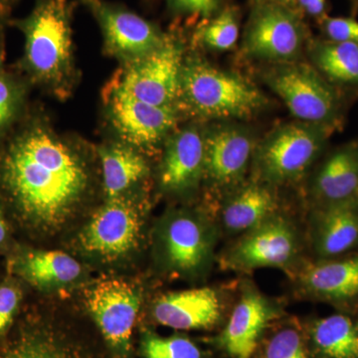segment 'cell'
I'll list each match as a JSON object with an SVG mask.
<instances>
[{"label":"cell","instance_id":"obj_1","mask_svg":"<svg viewBox=\"0 0 358 358\" xmlns=\"http://www.w3.org/2000/svg\"><path fill=\"white\" fill-rule=\"evenodd\" d=\"M0 181L25 223L39 230L62 227L79 208L90 186L82 157L55 134L28 129L0 159Z\"/></svg>","mask_w":358,"mask_h":358},{"label":"cell","instance_id":"obj_2","mask_svg":"<svg viewBox=\"0 0 358 358\" xmlns=\"http://www.w3.org/2000/svg\"><path fill=\"white\" fill-rule=\"evenodd\" d=\"M268 105L263 92L240 75L218 69L202 59H185L178 109L206 120H246Z\"/></svg>","mask_w":358,"mask_h":358},{"label":"cell","instance_id":"obj_3","mask_svg":"<svg viewBox=\"0 0 358 358\" xmlns=\"http://www.w3.org/2000/svg\"><path fill=\"white\" fill-rule=\"evenodd\" d=\"M18 25L24 33L25 65L30 74L57 95H67L74 76L69 1L39 0Z\"/></svg>","mask_w":358,"mask_h":358},{"label":"cell","instance_id":"obj_4","mask_svg":"<svg viewBox=\"0 0 358 358\" xmlns=\"http://www.w3.org/2000/svg\"><path fill=\"white\" fill-rule=\"evenodd\" d=\"M262 78L298 121L331 131L341 124L343 103L338 91L312 65L300 61L272 64Z\"/></svg>","mask_w":358,"mask_h":358},{"label":"cell","instance_id":"obj_5","mask_svg":"<svg viewBox=\"0 0 358 358\" xmlns=\"http://www.w3.org/2000/svg\"><path fill=\"white\" fill-rule=\"evenodd\" d=\"M333 131L300 121L277 127L256 145L253 164L259 180L271 186L303 178Z\"/></svg>","mask_w":358,"mask_h":358},{"label":"cell","instance_id":"obj_6","mask_svg":"<svg viewBox=\"0 0 358 358\" xmlns=\"http://www.w3.org/2000/svg\"><path fill=\"white\" fill-rule=\"evenodd\" d=\"M86 303L113 358H131L141 307L138 289L124 280H103L89 289Z\"/></svg>","mask_w":358,"mask_h":358},{"label":"cell","instance_id":"obj_7","mask_svg":"<svg viewBox=\"0 0 358 358\" xmlns=\"http://www.w3.org/2000/svg\"><path fill=\"white\" fill-rule=\"evenodd\" d=\"M183 62L182 47L167 39L150 55L124 64L110 85L141 102L176 105Z\"/></svg>","mask_w":358,"mask_h":358},{"label":"cell","instance_id":"obj_8","mask_svg":"<svg viewBox=\"0 0 358 358\" xmlns=\"http://www.w3.org/2000/svg\"><path fill=\"white\" fill-rule=\"evenodd\" d=\"M305 44L296 14L278 3L260 4L252 15L243 40L246 56L280 64L300 60Z\"/></svg>","mask_w":358,"mask_h":358},{"label":"cell","instance_id":"obj_9","mask_svg":"<svg viewBox=\"0 0 358 358\" xmlns=\"http://www.w3.org/2000/svg\"><path fill=\"white\" fill-rule=\"evenodd\" d=\"M108 112L115 129L129 145L152 148L173 133L179 120L178 106H155L141 102L110 85Z\"/></svg>","mask_w":358,"mask_h":358},{"label":"cell","instance_id":"obj_10","mask_svg":"<svg viewBox=\"0 0 358 358\" xmlns=\"http://www.w3.org/2000/svg\"><path fill=\"white\" fill-rule=\"evenodd\" d=\"M141 227L140 210L134 201L124 196L107 200L80 233V245L103 260H117L136 246Z\"/></svg>","mask_w":358,"mask_h":358},{"label":"cell","instance_id":"obj_11","mask_svg":"<svg viewBox=\"0 0 358 358\" xmlns=\"http://www.w3.org/2000/svg\"><path fill=\"white\" fill-rule=\"evenodd\" d=\"M95 16L109 55L124 64L150 55L166 42V37L138 14L103 0H82Z\"/></svg>","mask_w":358,"mask_h":358},{"label":"cell","instance_id":"obj_12","mask_svg":"<svg viewBox=\"0 0 358 358\" xmlns=\"http://www.w3.org/2000/svg\"><path fill=\"white\" fill-rule=\"evenodd\" d=\"M0 358H103L88 341L46 320L23 322L0 339Z\"/></svg>","mask_w":358,"mask_h":358},{"label":"cell","instance_id":"obj_13","mask_svg":"<svg viewBox=\"0 0 358 358\" xmlns=\"http://www.w3.org/2000/svg\"><path fill=\"white\" fill-rule=\"evenodd\" d=\"M299 251L293 226L284 218L271 216L245 233L226 253L224 263L239 271L266 267H286Z\"/></svg>","mask_w":358,"mask_h":358},{"label":"cell","instance_id":"obj_14","mask_svg":"<svg viewBox=\"0 0 358 358\" xmlns=\"http://www.w3.org/2000/svg\"><path fill=\"white\" fill-rule=\"evenodd\" d=\"M203 134L204 176L219 187L236 185L253 160V134L240 124L222 122Z\"/></svg>","mask_w":358,"mask_h":358},{"label":"cell","instance_id":"obj_15","mask_svg":"<svg viewBox=\"0 0 358 358\" xmlns=\"http://www.w3.org/2000/svg\"><path fill=\"white\" fill-rule=\"evenodd\" d=\"M162 242L167 267L179 274H195L210 259V232L192 214L181 212L167 219L162 229Z\"/></svg>","mask_w":358,"mask_h":358},{"label":"cell","instance_id":"obj_16","mask_svg":"<svg viewBox=\"0 0 358 358\" xmlns=\"http://www.w3.org/2000/svg\"><path fill=\"white\" fill-rule=\"evenodd\" d=\"M204 176V134L189 126L169 136L159 169V185L167 192L183 193Z\"/></svg>","mask_w":358,"mask_h":358},{"label":"cell","instance_id":"obj_17","mask_svg":"<svg viewBox=\"0 0 358 358\" xmlns=\"http://www.w3.org/2000/svg\"><path fill=\"white\" fill-rule=\"evenodd\" d=\"M152 315L157 324L178 331L210 329L220 322V301L209 288L173 292L157 300Z\"/></svg>","mask_w":358,"mask_h":358},{"label":"cell","instance_id":"obj_18","mask_svg":"<svg viewBox=\"0 0 358 358\" xmlns=\"http://www.w3.org/2000/svg\"><path fill=\"white\" fill-rule=\"evenodd\" d=\"M275 308L260 294L247 291L233 310L218 343L231 358H252Z\"/></svg>","mask_w":358,"mask_h":358},{"label":"cell","instance_id":"obj_19","mask_svg":"<svg viewBox=\"0 0 358 358\" xmlns=\"http://www.w3.org/2000/svg\"><path fill=\"white\" fill-rule=\"evenodd\" d=\"M312 190L326 205L358 201V143L329 155L315 174Z\"/></svg>","mask_w":358,"mask_h":358},{"label":"cell","instance_id":"obj_20","mask_svg":"<svg viewBox=\"0 0 358 358\" xmlns=\"http://www.w3.org/2000/svg\"><path fill=\"white\" fill-rule=\"evenodd\" d=\"M315 246L324 258H334L358 244V201L326 205L315 217Z\"/></svg>","mask_w":358,"mask_h":358},{"label":"cell","instance_id":"obj_21","mask_svg":"<svg viewBox=\"0 0 358 358\" xmlns=\"http://www.w3.org/2000/svg\"><path fill=\"white\" fill-rule=\"evenodd\" d=\"M301 287L320 300L348 301L358 298V255L308 266Z\"/></svg>","mask_w":358,"mask_h":358},{"label":"cell","instance_id":"obj_22","mask_svg":"<svg viewBox=\"0 0 358 358\" xmlns=\"http://www.w3.org/2000/svg\"><path fill=\"white\" fill-rule=\"evenodd\" d=\"M308 55L310 65L338 92L358 95V44L315 40Z\"/></svg>","mask_w":358,"mask_h":358},{"label":"cell","instance_id":"obj_23","mask_svg":"<svg viewBox=\"0 0 358 358\" xmlns=\"http://www.w3.org/2000/svg\"><path fill=\"white\" fill-rule=\"evenodd\" d=\"M275 206L270 185L251 183L240 188L226 202L222 212L224 226L231 233L248 232L271 217Z\"/></svg>","mask_w":358,"mask_h":358},{"label":"cell","instance_id":"obj_24","mask_svg":"<svg viewBox=\"0 0 358 358\" xmlns=\"http://www.w3.org/2000/svg\"><path fill=\"white\" fill-rule=\"evenodd\" d=\"M99 155L107 200L124 196L129 189L147 176V162L131 145H108L101 148Z\"/></svg>","mask_w":358,"mask_h":358},{"label":"cell","instance_id":"obj_25","mask_svg":"<svg viewBox=\"0 0 358 358\" xmlns=\"http://www.w3.org/2000/svg\"><path fill=\"white\" fill-rule=\"evenodd\" d=\"M18 271L34 286L46 288L71 284L82 274L80 263L69 254L57 250L26 254L18 264Z\"/></svg>","mask_w":358,"mask_h":358},{"label":"cell","instance_id":"obj_26","mask_svg":"<svg viewBox=\"0 0 358 358\" xmlns=\"http://www.w3.org/2000/svg\"><path fill=\"white\" fill-rule=\"evenodd\" d=\"M310 336L320 357L358 358V329L345 315H329L317 320Z\"/></svg>","mask_w":358,"mask_h":358},{"label":"cell","instance_id":"obj_27","mask_svg":"<svg viewBox=\"0 0 358 358\" xmlns=\"http://www.w3.org/2000/svg\"><path fill=\"white\" fill-rule=\"evenodd\" d=\"M140 353L141 358H204L199 346L187 336H162L152 331L141 334Z\"/></svg>","mask_w":358,"mask_h":358},{"label":"cell","instance_id":"obj_28","mask_svg":"<svg viewBox=\"0 0 358 358\" xmlns=\"http://www.w3.org/2000/svg\"><path fill=\"white\" fill-rule=\"evenodd\" d=\"M239 38V22L232 9H226L199 33V40L213 51H228L236 46Z\"/></svg>","mask_w":358,"mask_h":358},{"label":"cell","instance_id":"obj_29","mask_svg":"<svg viewBox=\"0 0 358 358\" xmlns=\"http://www.w3.org/2000/svg\"><path fill=\"white\" fill-rule=\"evenodd\" d=\"M265 358H308L300 331L294 327H284L275 331L266 343Z\"/></svg>","mask_w":358,"mask_h":358},{"label":"cell","instance_id":"obj_30","mask_svg":"<svg viewBox=\"0 0 358 358\" xmlns=\"http://www.w3.org/2000/svg\"><path fill=\"white\" fill-rule=\"evenodd\" d=\"M20 300L21 293L17 287L11 284L0 286V339L10 331Z\"/></svg>","mask_w":358,"mask_h":358},{"label":"cell","instance_id":"obj_31","mask_svg":"<svg viewBox=\"0 0 358 358\" xmlns=\"http://www.w3.org/2000/svg\"><path fill=\"white\" fill-rule=\"evenodd\" d=\"M322 25L329 40L358 44L357 20L346 17H327Z\"/></svg>","mask_w":358,"mask_h":358},{"label":"cell","instance_id":"obj_32","mask_svg":"<svg viewBox=\"0 0 358 358\" xmlns=\"http://www.w3.org/2000/svg\"><path fill=\"white\" fill-rule=\"evenodd\" d=\"M20 105V94L13 82L0 76V129L13 120Z\"/></svg>","mask_w":358,"mask_h":358},{"label":"cell","instance_id":"obj_33","mask_svg":"<svg viewBox=\"0 0 358 358\" xmlns=\"http://www.w3.org/2000/svg\"><path fill=\"white\" fill-rule=\"evenodd\" d=\"M169 6L176 13L196 14L210 17L219 8V0H169Z\"/></svg>","mask_w":358,"mask_h":358},{"label":"cell","instance_id":"obj_34","mask_svg":"<svg viewBox=\"0 0 358 358\" xmlns=\"http://www.w3.org/2000/svg\"><path fill=\"white\" fill-rule=\"evenodd\" d=\"M301 8L305 9L310 15L319 16L326 7L327 0H298Z\"/></svg>","mask_w":358,"mask_h":358},{"label":"cell","instance_id":"obj_35","mask_svg":"<svg viewBox=\"0 0 358 358\" xmlns=\"http://www.w3.org/2000/svg\"><path fill=\"white\" fill-rule=\"evenodd\" d=\"M6 235L7 227L6 221H4L3 215H2V212L0 210V244L6 239Z\"/></svg>","mask_w":358,"mask_h":358},{"label":"cell","instance_id":"obj_36","mask_svg":"<svg viewBox=\"0 0 358 358\" xmlns=\"http://www.w3.org/2000/svg\"><path fill=\"white\" fill-rule=\"evenodd\" d=\"M257 3L265 4V3H278L279 0H255Z\"/></svg>","mask_w":358,"mask_h":358},{"label":"cell","instance_id":"obj_37","mask_svg":"<svg viewBox=\"0 0 358 358\" xmlns=\"http://www.w3.org/2000/svg\"><path fill=\"white\" fill-rule=\"evenodd\" d=\"M2 64V55H1V49H0V67H1Z\"/></svg>","mask_w":358,"mask_h":358},{"label":"cell","instance_id":"obj_38","mask_svg":"<svg viewBox=\"0 0 358 358\" xmlns=\"http://www.w3.org/2000/svg\"><path fill=\"white\" fill-rule=\"evenodd\" d=\"M6 0H0V8H1V6H3V3Z\"/></svg>","mask_w":358,"mask_h":358},{"label":"cell","instance_id":"obj_39","mask_svg":"<svg viewBox=\"0 0 358 358\" xmlns=\"http://www.w3.org/2000/svg\"><path fill=\"white\" fill-rule=\"evenodd\" d=\"M357 329H358V327H357Z\"/></svg>","mask_w":358,"mask_h":358}]
</instances>
